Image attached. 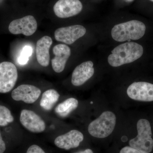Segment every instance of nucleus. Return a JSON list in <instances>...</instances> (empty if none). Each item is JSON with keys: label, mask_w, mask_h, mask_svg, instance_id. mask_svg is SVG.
<instances>
[{"label": "nucleus", "mask_w": 153, "mask_h": 153, "mask_svg": "<svg viewBox=\"0 0 153 153\" xmlns=\"http://www.w3.org/2000/svg\"><path fill=\"white\" fill-rule=\"evenodd\" d=\"M82 9V3L79 0H59L53 7L55 15L61 19L76 16Z\"/></svg>", "instance_id": "1a4fd4ad"}, {"label": "nucleus", "mask_w": 153, "mask_h": 153, "mask_svg": "<svg viewBox=\"0 0 153 153\" xmlns=\"http://www.w3.org/2000/svg\"><path fill=\"white\" fill-rule=\"evenodd\" d=\"M116 123V117L113 113L104 111L98 118L91 123L88 126V132L95 137L104 138L112 133Z\"/></svg>", "instance_id": "7ed1b4c3"}, {"label": "nucleus", "mask_w": 153, "mask_h": 153, "mask_svg": "<svg viewBox=\"0 0 153 153\" xmlns=\"http://www.w3.org/2000/svg\"><path fill=\"white\" fill-rule=\"evenodd\" d=\"M52 44L51 37L45 36L42 37L37 42L36 57L38 63L44 67H47L50 62L49 50Z\"/></svg>", "instance_id": "2eb2a0df"}, {"label": "nucleus", "mask_w": 153, "mask_h": 153, "mask_svg": "<svg viewBox=\"0 0 153 153\" xmlns=\"http://www.w3.org/2000/svg\"><path fill=\"white\" fill-rule=\"evenodd\" d=\"M53 52L55 57L52 60V68L57 73H60L64 70L71 55V49L65 44H57L53 47Z\"/></svg>", "instance_id": "4468645a"}, {"label": "nucleus", "mask_w": 153, "mask_h": 153, "mask_svg": "<svg viewBox=\"0 0 153 153\" xmlns=\"http://www.w3.org/2000/svg\"><path fill=\"white\" fill-rule=\"evenodd\" d=\"M78 101L74 98L67 99L55 108V112L61 117H66L78 107Z\"/></svg>", "instance_id": "f3484780"}, {"label": "nucleus", "mask_w": 153, "mask_h": 153, "mask_svg": "<svg viewBox=\"0 0 153 153\" xmlns=\"http://www.w3.org/2000/svg\"><path fill=\"white\" fill-rule=\"evenodd\" d=\"M150 1H151L153 2V0H150Z\"/></svg>", "instance_id": "393cba45"}, {"label": "nucleus", "mask_w": 153, "mask_h": 153, "mask_svg": "<svg viewBox=\"0 0 153 153\" xmlns=\"http://www.w3.org/2000/svg\"><path fill=\"white\" fill-rule=\"evenodd\" d=\"M143 54L141 45L135 42H128L120 44L111 51L108 61L113 67H118L133 62Z\"/></svg>", "instance_id": "f257e3e1"}, {"label": "nucleus", "mask_w": 153, "mask_h": 153, "mask_svg": "<svg viewBox=\"0 0 153 153\" xmlns=\"http://www.w3.org/2000/svg\"><path fill=\"white\" fill-rule=\"evenodd\" d=\"M27 153H45L44 151L37 145H32L29 147Z\"/></svg>", "instance_id": "aec40b11"}, {"label": "nucleus", "mask_w": 153, "mask_h": 153, "mask_svg": "<svg viewBox=\"0 0 153 153\" xmlns=\"http://www.w3.org/2000/svg\"><path fill=\"white\" fill-rule=\"evenodd\" d=\"M33 49L29 46H26L22 49L20 56L18 58V62L20 65H24L27 63L29 57L32 55Z\"/></svg>", "instance_id": "6ab92c4d"}, {"label": "nucleus", "mask_w": 153, "mask_h": 153, "mask_svg": "<svg viewBox=\"0 0 153 153\" xmlns=\"http://www.w3.org/2000/svg\"><path fill=\"white\" fill-rule=\"evenodd\" d=\"M120 153H146L134 149L130 146H126L121 150Z\"/></svg>", "instance_id": "412c9836"}, {"label": "nucleus", "mask_w": 153, "mask_h": 153, "mask_svg": "<svg viewBox=\"0 0 153 153\" xmlns=\"http://www.w3.org/2000/svg\"><path fill=\"white\" fill-rule=\"evenodd\" d=\"M146 27L143 22L137 20L116 25L111 30L112 38L118 42L137 40L142 38L146 33Z\"/></svg>", "instance_id": "f03ea898"}, {"label": "nucleus", "mask_w": 153, "mask_h": 153, "mask_svg": "<svg viewBox=\"0 0 153 153\" xmlns=\"http://www.w3.org/2000/svg\"><path fill=\"white\" fill-rule=\"evenodd\" d=\"M91 104H92V103H93V102H91Z\"/></svg>", "instance_id": "a878e982"}, {"label": "nucleus", "mask_w": 153, "mask_h": 153, "mask_svg": "<svg viewBox=\"0 0 153 153\" xmlns=\"http://www.w3.org/2000/svg\"><path fill=\"white\" fill-rule=\"evenodd\" d=\"M13 121L14 118L10 110L5 106L0 105V126H5Z\"/></svg>", "instance_id": "a211bd4d"}, {"label": "nucleus", "mask_w": 153, "mask_h": 153, "mask_svg": "<svg viewBox=\"0 0 153 153\" xmlns=\"http://www.w3.org/2000/svg\"><path fill=\"white\" fill-rule=\"evenodd\" d=\"M74 153H93V151L90 149H86L84 151H79L77 152Z\"/></svg>", "instance_id": "5701e85b"}, {"label": "nucleus", "mask_w": 153, "mask_h": 153, "mask_svg": "<svg viewBox=\"0 0 153 153\" xmlns=\"http://www.w3.org/2000/svg\"><path fill=\"white\" fill-rule=\"evenodd\" d=\"M83 139L84 136L81 132L72 130L66 134L57 137L54 143L57 147L68 150L79 146Z\"/></svg>", "instance_id": "f8f14e48"}, {"label": "nucleus", "mask_w": 153, "mask_h": 153, "mask_svg": "<svg viewBox=\"0 0 153 153\" xmlns=\"http://www.w3.org/2000/svg\"><path fill=\"white\" fill-rule=\"evenodd\" d=\"M59 97L60 94L55 89H49L42 94L40 105L45 110H50L58 101Z\"/></svg>", "instance_id": "dca6fc26"}, {"label": "nucleus", "mask_w": 153, "mask_h": 153, "mask_svg": "<svg viewBox=\"0 0 153 153\" xmlns=\"http://www.w3.org/2000/svg\"><path fill=\"white\" fill-rule=\"evenodd\" d=\"M86 29L81 25H76L58 28L55 32V40L71 45L85 35Z\"/></svg>", "instance_id": "6e6552de"}, {"label": "nucleus", "mask_w": 153, "mask_h": 153, "mask_svg": "<svg viewBox=\"0 0 153 153\" xmlns=\"http://www.w3.org/2000/svg\"><path fill=\"white\" fill-rule=\"evenodd\" d=\"M124 1L127 2H131L133 1L134 0H124Z\"/></svg>", "instance_id": "b1692460"}, {"label": "nucleus", "mask_w": 153, "mask_h": 153, "mask_svg": "<svg viewBox=\"0 0 153 153\" xmlns=\"http://www.w3.org/2000/svg\"><path fill=\"white\" fill-rule=\"evenodd\" d=\"M37 27L35 18L33 16H28L12 21L9 25V30L14 35L22 34L30 36L35 33Z\"/></svg>", "instance_id": "423d86ee"}, {"label": "nucleus", "mask_w": 153, "mask_h": 153, "mask_svg": "<svg viewBox=\"0 0 153 153\" xmlns=\"http://www.w3.org/2000/svg\"><path fill=\"white\" fill-rule=\"evenodd\" d=\"M137 135L130 140V146L144 152H151L153 149V139L149 122L144 119H140L137 123Z\"/></svg>", "instance_id": "20e7f679"}, {"label": "nucleus", "mask_w": 153, "mask_h": 153, "mask_svg": "<svg viewBox=\"0 0 153 153\" xmlns=\"http://www.w3.org/2000/svg\"><path fill=\"white\" fill-rule=\"evenodd\" d=\"M92 61L83 62L76 66L72 73L71 83L74 86L82 85L91 78L94 72Z\"/></svg>", "instance_id": "ddd939ff"}, {"label": "nucleus", "mask_w": 153, "mask_h": 153, "mask_svg": "<svg viewBox=\"0 0 153 153\" xmlns=\"http://www.w3.org/2000/svg\"><path fill=\"white\" fill-rule=\"evenodd\" d=\"M18 76L13 63L7 61L0 63V93L10 92L16 85Z\"/></svg>", "instance_id": "39448f33"}, {"label": "nucleus", "mask_w": 153, "mask_h": 153, "mask_svg": "<svg viewBox=\"0 0 153 153\" xmlns=\"http://www.w3.org/2000/svg\"><path fill=\"white\" fill-rule=\"evenodd\" d=\"M129 97L137 101H153V84L146 82H134L127 90Z\"/></svg>", "instance_id": "0eeeda50"}, {"label": "nucleus", "mask_w": 153, "mask_h": 153, "mask_svg": "<svg viewBox=\"0 0 153 153\" xmlns=\"http://www.w3.org/2000/svg\"><path fill=\"white\" fill-rule=\"evenodd\" d=\"M6 145L2 138L0 131V153H3L6 150Z\"/></svg>", "instance_id": "4be33fe9"}, {"label": "nucleus", "mask_w": 153, "mask_h": 153, "mask_svg": "<svg viewBox=\"0 0 153 153\" xmlns=\"http://www.w3.org/2000/svg\"><path fill=\"white\" fill-rule=\"evenodd\" d=\"M39 88L31 85H19L12 92V97L16 101H22L25 103H34L41 95Z\"/></svg>", "instance_id": "9b49d317"}, {"label": "nucleus", "mask_w": 153, "mask_h": 153, "mask_svg": "<svg viewBox=\"0 0 153 153\" xmlns=\"http://www.w3.org/2000/svg\"><path fill=\"white\" fill-rule=\"evenodd\" d=\"M20 120L25 128L32 132H42L46 128L45 122L32 111L23 110L21 111Z\"/></svg>", "instance_id": "9d476101"}]
</instances>
